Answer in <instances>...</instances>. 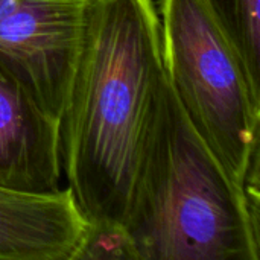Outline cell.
<instances>
[{"mask_svg":"<svg viewBox=\"0 0 260 260\" xmlns=\"http://www.w3.org/2000/svg\"><path fill=\"white\" fill-rule=\"evenodd\" d=\"M59 178V123L0 67V187L53 193Z\"/></svg>","mask_w":260,"mask_h":260,"instance_id":"obj_5","label":"cell"},{"mask_svg":"<svg viewBox=\"0 0 260 260\" xmlns=\"http://www.w3.org/2000/svg\"><path fill=\"white\" fill-rule=\"evenodd\" d=\"M91 0H21L0 17V67L58 123L82 52Z\"/></svg>","mask_w":260,"mask_h":260,"instance_id":"obj_4","label":"cell"},{"mask_svg":"<svg viewBox=\"0 0 260 260\" xmlns=\"http://www.w3.org/2000/svg\"><path fill=\"white\" fill-rule=\"evenodd\" d=\"M123 227L137 260L260 259L259 216L190 125L166 75Z\"/></svg>","mask_w":260,"mask_h":260,"instance_id":"obj_2","label":"cell"},{"mask_svg":"<svg viewBox=\"0 0 260 260\" xmlns=\"http://www.w3.org/2000/svg\"><path fill=\"white\" fill-rule=\"evenodd\" d=\"M72 260H137V253L122 224L88 222Z\"/></svg>","mask_w":260,"mask_h":260,"instance_id":"obj_8","label":"cell"},{"mask_svg":"<svg viewBox=\"0 0 260 260\" xmlns=\"http://www.w3.org/2000/svg\"><path fill=\"white\" fill-rule=\"evenodd\" d=\"M165 75L154 0H91L59 122L61 166L87 222L123 225Z\"/></svg>","mask_w":260,"mask_h":260,"instance_id":"obj_1","label":"cell"},{"mask_svg":"<svg viewBox=\"0 0 260 260\" xmlns=\"http://www.w3.org/2000/svg\"><path fill=\"white\" fill-rule=\"evenodd\" d=\"M21 0H0V17L5 15L8 11H11L15 5H18Z\"/></svg>","mask_w":260,"mask_h":260,"instance_id":"obj_9","label":"cell"},{"mask_svg":"<svg viewBox=\"0 0 260 260\" xmlns=\"http://www.w3.org/2000/svg\"><path fill=\"white\" fill-rule=\"evenodd\" d=\"M260 91V0H204Z\"/></svg>","mask_w":260,"mask_h":260,"instance_id":"obj_7","label":"cell"},{"mask_svg":"<svg viewBox=\"0 0 260 260\" xmlns=\"http://www.w3.org/2000/svg\"><path fill=\"white\" fill-rule=\"evenodd\" d=\"M168 81L190 125L244 187L260 160V91L204 0H161Z\"/></svg>","mask_w":260,"mask_h":260,"instance_id":"obj_3","label":"cell"},{"mask_svg":"<svg viewBox=\"0 0 260 260\" xmlns=\"http://www.w3.org/2000/svg\"><path fill=\"white\" fill-rule=\"evenodd\" d=\"M55 224V204L49 195L0 187V260L46 257Z\"/></svg>","mask_w":260,"mask_h":260,"instance_id":"obj_6","label":"cell"}]
</instances>
